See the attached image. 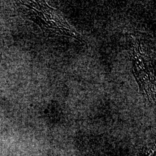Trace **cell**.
Here are the masks:
<instances>
[{
	"mask_svg": "<svg viewBox=\"0 0 156 156\" xmlns=\"http://www.w3.org/2000/svg\"><path fill=\"white\" fill-rule=\"evenodd\" d=\"M154 152V148H150L148 147H143L142 150L138 153L136 156H151Z\"/></svg>",
	"mask_w": 156,
	"mask_h": 156,
	"instance_id": "1",
	"label": "cell"
}]
</instances>
